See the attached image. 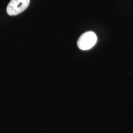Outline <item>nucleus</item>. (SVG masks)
Here are the masks:
<instances>
[{"label": "nucleus", "instance_id": "1", "mask_svg": "<svg viewBox=\"0 0 133 133\" xmlns=\"http://www.w3.org/2000/svg\"><path fill=\"white\" fill-rule=\"evenodd\" d=\"M97 42V36L92 31H88L81 35L77 41V45L81 50H89Z\"/></svg>", "mask_w": 133, "mask_h": 133}, {"label": "nucleus", "instance_id": "2", "mask_svg": "<svg viewBox=\"0 0 133 133\" xmlns=\"http://www.w3.org/2000/svg\"><path fill=\"white\" fill-rule=\"evenodd\" d=\"M30 0H11L7 7V13L9 16L21 14L28 8Z\"/></svg>", "mask_w": 133, "mask_h": 133}]
</instances>
